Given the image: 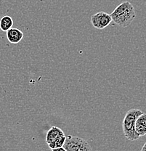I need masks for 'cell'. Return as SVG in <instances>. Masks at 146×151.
<instances>
[{"label":"cell","mask_w":146,"mask_h":151,"mask_svg":"<svg viewBox=\"0 0 146 151\" xmlns=\"http://www.w3.org/2000/svg\"><path fill=\"white\" fill-rule=\"evenodd\" d=\"M112 21L122 28L131 25L136 17L135 10L132 4L128 1H123L111 14Z\"/></svg>","instance_id":"1"},{"label":"cell","mask_w":146,"mask_h":151,"mask_svg":"<svg viewBox=\"0 0 146 151\" xmlns=\"http://www.w3.org/2000/svg\"><path fill=\"white\" fill-rule=\"evenodd\" d=\"M143 113L138 109H130L127 111L122 122V128L124 136L129 140L134 141L140 138V136L135 131L134 124L136 119Z\"/></svg>","instance_id":"2"},{"label":"cell","mask_w":146,"mask_h":151,"mask_svg":"<svg viewBox=\"0 0 146 151\" xmlns=\"http://www.w3.org/2000/svg\"><path fill=\"white\" fill-rule=\"evenodd\" d=\"M63 147L66 151H92V147L84 139L68 135Z\"/></svg>","instance_id":"3"},{"label":"cell","mask_w":146,"mask_h":151,"mask_svg":"<svg viewBox=\"0 0 146 151\" xmlns=\"http://www.w3.org/2000/svg\"><path fill=\"white\" fill-rule=\"evenodd\" d=\"M112 21L110 14L106 12H98L94 14L91 17V23L92 26L97 29H104L105 28L109 26Z\"/></svg>","instance_id":"4"},{"label":"cell","mask_w":146,"mask_h":151,"mask_svg":"<svg viewBox=\"0 0 146 151\" xmlns=\"http://www.w3.org/2000/svg\"><path fill=\"white\" fill-rule=\"evenodd\" d=\"M6 32L7 39L11 44H18L24 37L23 31L17 28H11Z\"/></svg>","instance_id":"5"},{"label":"cell","mask_w":146,"mask_h":151,"mask_svg":"<svg viewBox=\"0 0 146 151\" xmlns=\"http://www.w3.org/2000/svg\"><path fill=\"white\" fill-rule=\"evenodd\" d=\"M134 128L140 137L146 134V114L144 112L136 119Z\"/></svg>","instance_id":"6"},{"label":"cell","mask_w":146,"mask_h":151,"mask_svg":"<svg viewBox=\"0 0 146 151\" xmlns=\"http://www.w3.org/2000/svg\"><path fill=\"white\" fill-rule=\"evenodd\" d=\"M63 135H65V134H64V132H63V130L60 128L57 127H51L50 129L47 133L46 142L48 145L49 143L55 140L56 139H58L60 137L63 136Z\"/></svg>","instance_id":"7"},{"label":"cell","mask_w":146,"mask_h":151,"mask_svg":"<svg viewBox=\"0 0 146 151\" xmlns=\"http://www.w3.org/2000/svg\"><path fill=\"white\" fill-rule=\"evenodd\" d=\"M13 26V20L9 15L3 16L0 20V29L2 31H7Z\"/></svg>","instance_id":"8"},{"label":"cell","mask_w":146,"mask_h":151,"mask_svg":"<svg viewBox=\"0 0 146 151\" xmlns=\"http://www.w3.org/2000/svg\"><path fill=\"white\" fill-rule=\"evenodd\" d=\"M65 137H66L65 135L62 137H60L56 139L55 140H54L52 142L49 143L48 146L50 147L51 149H54V148H57V147H63L64 145V142L65 141Z\"/></svg>","instance_id":"9"},{"label":"cell","mask_w":146,"mask_h":151,"mask_svg":"<svg viewBox=\"0 0 146 151\" xmlns=\"http://www.w3.org/2000/svg\"><path fill=\"white\" fill-rule=\"evenodd\" d=\"M52 151H66V150H65L63 147H57V148L52 149Z\"/></svg>","instance_id":"10"},{"label":"cell","mask_w":146,"mask_h":151,"mask_svg":"<svg viewBox=\"0 0 146 151\" xmlns=\"http://www.w3.org/2000/svg\"><path fill=\"white\" fill-rule=\"evenodd\" d=\"M145 147H146V143L143 145V146H142V149H141V151H146L145 150Z\"/></svg>","instance_id":"11"}]
</instances>
